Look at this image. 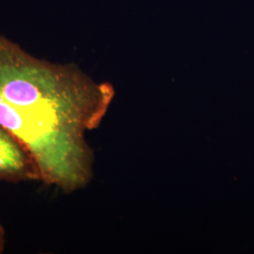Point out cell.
I'll return each mask as SVG.
<instances>
[{
	"instance_id": "obj_3",
	"label": "cell",
	"mask_w": 254,
	"mask_h": 254,
	"mask_svg": "<svg viewBox=\"0 0 254 254\" xmlns=\"http://www.w3.org/2000/svg\"><path fill=\"white\" fill-rule=\"evenodd\" d=\"M6 246V233L2 223L0 222V254H3Z\"/></svg>"
},
{
	"instance_id": "obj_1",
	"label": "cell",
	"mask_w": 254,
	"mask_h": 254,
	"mask_svg": "<svg viewBox=\"0 0 254 254\" xmlns=\"http://www.w3.org/2000/svg\"><path fill=\"white\" fill-rule=\"evenodd\" d=\"M112 96L73 64L38 59L0 36V125L39 166L42 182L64 192L90 180L92 155L84 137Z\"/></svg>"
},
{
	"instance_id": "obj_2",
	"label": "cell",
	"mask_w": 254,
	"mask_h": 254,
	"mask_svg": "<svg viewBox=\"0 0 254 254\" xmlns=\"http://www.w3.org/2000/svg\"><path fill=\"white\" fill-rule=\"evenodd\" d=\"M0 181H42L35 158L16 136L0 125Z\"/></svg>"
}]
</instances>
